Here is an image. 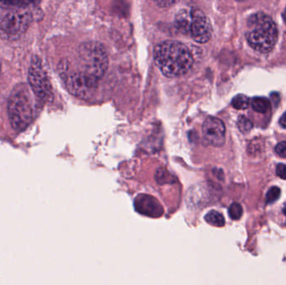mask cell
Masks as SVG:
<instances>
[{"instance_id": "obj_1", "label": "cell", "mask_w": 286, "mask_h": 285, "mask_svg": "<svg viewBox=\"0 0 286 285\" xmlns=\"http://www.w3.org/2000/svg\"><path fill=\"white\" fill-rule=\"evenodd\" d=\"M154 60L161 72L168 78L188 73L194 61L188 47L174 40H167L156 46Z\"/></svg>"}, {"instance_id": "obj_2", "label": "cell", "mask_w": 286, "mask_h": 285, "mask_svg": "<svg viewBox=\"0 0 286 285\" xmlns=\"http://www.w3.org/2000/svg\"><path fill=\"white\" fill-rule=\"evenodd\" d=\"M249 30L247 41L251 48L261 53H269L274 49L278 40V28L271 17L262 12L256 13L247 21Z\"/></svg>"}, {"instance_id": "obj_3", "label": "cell", "mask_w": 286, "mask_h": 285, "mask_svg": "<svg viewBox=\"0 0 286 285\" xmlns=\"http://www.w3.org/2000/svg\"><path fill=\"white\" fill-rule=\"evenodd\" d=\"M33 105L27 85H17L8 103V115L13 129L18 132L25 130L33 120Z\"/></svg>"}, {"instance_id": "obj_4", "label": "cell", "mask_w": 286, "mask_h": 285, "mask_svg": "<svg viewBox=\"0 0 286 285\" xmlns=\"http://www.w3.org/2000/svg\"><path fill=\"white\" fill-rule=\"evenodd\" d=\"M79 56L84 73L101 80L107 71L108 56L103 45L97 42H87L79 49Z\"/></svg>"}, {"instance_id": "obj_5", "label": "cell", "mask_w": 286, "mask_h": 285, "mask_svg": "<svg viewBox=\"0 0 286 285\" xmlns=\"http://www.w3.org/2000/svg\"><path fill=\"white\" fill-rule=\"evenodd\" d=\"M32 14L24 9H10L0 13V33L7 37H19L25 33L32 22Z\"/></svg>"}, {"instance_id": "obj_6", "label": "cell", "mask_w": 286, "mask_h": 285, "mask_svg": "<svg viewBox=\"0 0 286 285\" xmlns=\"http://www.w3.org/2000/svg\"><path fill=\"white\" fill-rule=\"evenodd\" d=\"M28 85L34 94L41 102H49L53 99L51 84L49 82L42 63L37 56H34L28 69Z\"/></svg>"}, {"instance_id": "obj_7", "label": "cell", "mask_w": 286, "mask_h": 285, "mask_svg": "<svg viewBox=\"0 0 286 285\" xmlns=\"http://www.w3.org/2000/svg\"><path fill=\"white\" fill-rule=\"evenodd\" d=\"M99 80L88 76L83 71H75L66 78V87L69 92L81 99L89 98L96 90Z\"/></svg>"}, {"instance_id": "obj_8", "label": "cell", "mask_w": 286, "mask_h": 285, "mask_svg": "<svg viewBox=\"0 0 286 285\" xmlns=\"http://www.w3.org/2000/svg\"><path fill=\"white\" fill-rule=\"evenodd\" d=\"M192 22H191L190 35L192 40L199 44L209 42L212 37L211 23L202 10L198 9L191 10Z\"/></svg>"}, {"instance_id": "obj_9", "label": "cell", "mask_w": 286, "mask_h": 285, "mask_svg": "<svg viewBox=\"0 0 286 285\" xmlns=\"http://www.w3.org/2000/svg\"><path fill=\"white\" fill-rule=\"evenodd\" d=\"M203 136L208 143L216 147H220L225 143L226 128L224 123L214 116H209L204 120Z\"/></svg>"}, {"instance_id": "obj_10", "label": "cell", "mask_w": 286, "mask_h": 285, "mask_svg": "<svg viewBox=\"0 0 286 285\" xmlns=\"http://www.w3.org/2000/svg\"><path fill=\"white\" fill-rule=\"evenodd\" d=\"M135 207L137 212L149 217H160L163 212V208L159 202L152 196L141 194L135 200Z\"/></svg>"}, {"instance_id": "obj_11", "label": "cell", "mask_w": 286, "mask_h": 285, "mask_svg": "<svg viewBox=\"0 0 286 285\" xmlns=\"http://www.w3.org/2000/svg\"><path fill=\"white\" fill-rule=\"evenodd\" d=\"M191 22H192V15L191 11L187 10H181L178 12L175 17L174 24L176 28L180 33L183 35L190 34Z\"/></svg>"}, {"instance_id": "obj_12", "label": "cell", "mask_w": 286, "mask_h": 285, "mask_svg": "<svg viewBox=\"0 0 286 285\" xmlns=\"http://www.w3.org/2000/svg\"><path fill=\"white\" fill-rule=\"evenodd\" d=\"M40 0H0V6L6 9H24Z\"/></svg>"}, {"instance_id": "obj_13", "label": "cell", "mask_w": 286, "mask_h": 285, "mask_svg": "<svg viewBox=\"0 0 286 285\" xmlns=\"http://www.w3.org/2000/svg\"><path fill=\"white\" fill-rule=\"evenodd\" d=\"M204 219L212 226L221 228L225 225L224 217L221 214L220 212H217V211H211L209 213H207Z\"/></svg>"}, {"instance_id": "obj_14", "label": "cell", "mask_w": 286, "mask_h": 285, "mask_svg": "<svg viewBox=\"0 0 286 285\" xmlns=\"http://www.w3.org/2000/svg\"><path fill=\"white\" fill-rule=\"evenodd\" d=\"M252 107L256 112L259 113H265L270 108V102L269 100L265 97H255L251 102Z\"/></svg>"}, {"instance_id": "obj_15", "label": "cell", "mask_w": 286, "mask_h": 285, "mask_svg": "<svg viewBox=\"0 0 286 285\" xmlns=\"http://www.w3.org/2000/svg\"><path fill=\"white\" fill-rule=\"evenodd\" d=\"M249 104L250 101L249 97L243 94H237L232 101L233 107L237 110H245L249 107Z\"/></svg>"}, {"instance_id": "obj_16", "label": "cell", "mask_w": 286, "mask_h": 285, "mask_svg": "<svg viewBox=\"0 0 286 285\" xmlns=\"http://www.w3.org/2000/svg\"><path fill=\"white\" fill-rule=\"evenodd\" d=\"M237 125L242 133H248L250 132L253 126V123L251 122L249 118H247L245 116H239L238 119Z\"/></svg>"}, {"instance_id": "obj_17", "label": "cell", "mask_w": 286, "mask_h": 285, "mask_svg": "<svg viewBox=\"0 0 286 285\" xmlns=\"http://www.w3.org/2000/svg\"><path fill=\"white\" fill-rule=\"evenodd\" d=\"M228 214L233 220L240 219L243 215V207L239 203H232L228 208Z\"/></svg>"}, {"instance_id": "obj_18", "label": "cell", "mask_w": 286, "mask_h": 285, "mask_svg": "<svg viewBox=\"0 0 286 285\" xmlns=\"http://www.w3.org/2000/svg\"><path fill=\"white\" fill-rule=\"evenodd\" d=\"M280 194H281V191L278 186L270 187L269 191L267 192V194H266V203L270 204V203H273L275 201L278 200Z\"/></svg>"}, {"instance_id": "obj_19", "label": "cell", "mask_w": 286, "mask_h": 285, "mask_svg": "<svg viewBox=\"0 0 286 285\" xmlns=\"http://www.w3.org/2000/svg\"><path fill=\"white\" fill-rule=\"evenodd\" d=\"M153 1L159 7L167 8L176 5L179 0H153Z\"/></svg>"}, {"instance_id": "obj_20", "label": "cell", "mask_w": 286, "mask_h": 285, "mask_svg": "<svg viewBox=\"0 0 286 285\" xmlns=\"http://www.w3.org/2000/svg\"><path fill=\"white\" fill-rule=\"evenodd\" d=\"M275 152L280 157L286 158V142H279L275 146Z\"/></svg>"}, {"instance_id": "obj_21", "label": "cell", "mask_w": 286, "mask_h": 285, "mask_svg": "<svg viewBox=\"0 0 286 285\" xmlns=\"http://www.w3.org/2000/svg\"><path fill=\"white\" fill-rule=\"evenodd\" d=\"M276 174L281 179L286 180V165L279 163L276 167Z\"/></svg>"}, {"instance_id": "obj_22", "label": "cell", "mask_w": 286, "mask_h": 285, "mask_svg": "<svg viewBox=\"0 0 286 285\" xmlns=\"http://www.w3.org/2000/svg\"><path fill=\"white\" fill-rule=\"evenodd\" d=\"M279 124H280L282 128H285L286 129V111L282 115L280 119H279Z\"/></svg>"}, {"instance_id": "obj_23", "label": "cell", "mask_w": 286, "mask_h": 285, "mask_svg": "<svg viewBox=\"0 0 286 285\" xmlns=\"http://www.w3.org/2000/svg\"><path fill=\"white\" fill-rule=\"evenodd\" d=\"M282 17H283V19H284V23H285L286 24V8L284 9L283 14H282Z\"/></svg>"}, {"instance_id": "obj_24", "label": "cell", "mask_w": 286, "mask_h": 285, "mask_svg": "<svg viewBox=\"0 0 286 285\" xmlns=\"http://www.w3.org/2000/svg\"><path fill=\"white\" fill-rule=\"evenodd\" d=\"M284 215H285V216H286V206H285V207H284Z\"/></svg>"}]
</instances>
